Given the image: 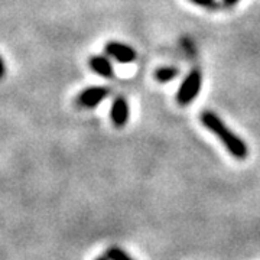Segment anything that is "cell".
Returning <instances> with one entry per match:
<instances>
[{
	"mask_svg": "<svg viewBox=\"0 0 260 260\" xmlns=\"http://www.w3.org/2000/svg\"><path fill=\"white\" fill-rule=\"evenodd\" d=\"M88 65L95 74L103 78H113L114 77V68L112 61L104 55H93L88 59Z\"/></svg>",
	"mask_w": 260,
	"mask_h": 260,
	"instance_id": "cell-6",
	"label": "cell"
},
{
	"mask_svg": "<svg viewBox=\"0 0 260 260\" xmlns=\"http://www.w3.org/2000/svg\"><path fill=\"white\" fill-rule=\"evenodd\" d=\"M200 120L207 129L221 140V143L232 156L236 159H246L249 156L247 145L243 142L240 136H237L233 130H230V127L215 113L203 112L200 116Z\"/></svg>",
	"mask_w": 260,
	"mask_h": 260,
	"instance_id": "cell-1",
	"label": "cell"
},
{
	"mask_svg": "<svg viewBox=\"0 0 260 260\" xmlns=\"http://www.w3.org/2000/svg\"><path fill=\"white\" fill-rule=\"evenodd\" d=\"M106 54L109 56L114 58L117 62L120 64H130V62H135L136 58H138V52L129 45L126 44H121L117 41H110L106 44L104 48Z\"/></svg>",
	"mask_w": 260,
	"mask_h": 260,
	"instance_id": "cell-3",
	"label": "cell"
},
{
	"mask_svg": "<svg viewBox=\"0 0 260 260\" xmlns=\"http://www.w3.org/2000/svg\"><path fill=\"white\" fill-rule=\"evenodd\" d=\"M109 90L106 87H88L77 95L75 103L83 109H94L107 97Z\"/></svg>",
	"mask_w": 260,
	"mask_h": 260,
	"instance_id": "cell-4",
	"label": "cell"
},
{
	"mask_svg": "<svg viewBox=\"0 0 260 260\" xmlns=\"http://www.w3.org/2000/svg\"><path fill=\"white\" fill-rule=\"evenodd\" d=\"M106 256L109 257V260H135L126 251L121 250L120 247H110L106 251Z\"/></svg>",
	"mask_w": 260,
	"mask_h": 260,
	"instance_id": "cell-8",
	"label": "cell"
},
{
	"mask_svg": "<svg viewBox=\"0 0 260 260\" xmlns=\"http://www.w3.org/2000/svg\"><path fill=\"white\" fill-rule=\"evenodd\" d=\"M5 75H6V65H5L3 59H2V56H0V80H2V78H5Z\"/></svg>",
	"mask_w": 260,
	"mask_h": 260,
	"instance_id": "cell-10",
	"label": "cell"
},
{
	"mask_svg": "<svg viewBox=\"0 0 260 260\" xmlns=\"http://www.w3.org/2000/svg\"><path fill=\"white\" fill-rule=\"evenodd\" d=\"M189 2H192L194 5L197 6H200V8H204V9H217L218 8V5H217V0H189Z\"/></svg>",
	"mask_w": 260,
	"mask_h": 260,
	"instance_id": "cell-9",
	"label": "cell"
},
{
	"mask_svg": "<svg viewBox=\"0 0 260 260\" xmlns=\"http://www.w3.org/2000/svg\"><path fill=\"white\" fill-rule=\"evenodd\" d=\"M178 74H179V70L175 68V67H160L155 71V80L160 84H167L171 83L174 78H177Z\"/></svg>",
	"mask_w": 260,
	"mask_h": 260,
	"instance_id": "cell-7",
	"label": "cell"
},
{
	"mask_svg": "<svg viewBox=\"0 0 260 260\" xmlns=\"http://www.w3.org/2000/svg\"><path fill=\"white\" fill-rule=\"evenodd\" d=\"M95 260H109V257L107 256H100V257H97Z\"/></svg>",
	"mask_w": 260,
	"mask_h": 260,
	"instance_id": "cell-12",
	"label": "cell"
},
{
	"mask_svg": "<svg viewBox=\"0 0 260 260\" xmlns=\"http://www.w3.org/2000/svg\"><path fill=\"white\" fill-rule=\"evenodd\" d=\"M239 2H240V0H223V5L225 8H233V6H236Z\"/></svg>",
	"mask_w": 260,
	"mask_h": 260,
	"instance_id": "cell-11",
	"label": "cell"
},
{
	"mask_svg": "<svg viewBox=\"0 0 260 260\" xmlns=\"http://www.w3.org/2000/svg\"><path fill=\"white\" fill-rule=\"evenodd\" d=\"M203 85V74L200 70H192L179 85L177 93V103L179 106H188L198 97Z\"/></svg>",
	"mask_w": 260,
	"mask_h": 260,
	"instance_id": "cell-2",
	"label": "cell"
},
{
	"mask_svg": "<svg viewBox=\"0 0 260 260\" xmlns=\"http://www.w3.org/2000/svg\"><path fill=\"white\" fill-rule=\"evenodd\" d=\"M130 110H129V103L124 97H117L114 99V102L112 104L110 109V119L112 123L116 127H123L126 126V123L129 121Z\"/></svg>",
	"mask_w": 260,
	"mask_h": 260,
	"instance_id": "cell-5",
	"label": "cell"
}]
</instances>
